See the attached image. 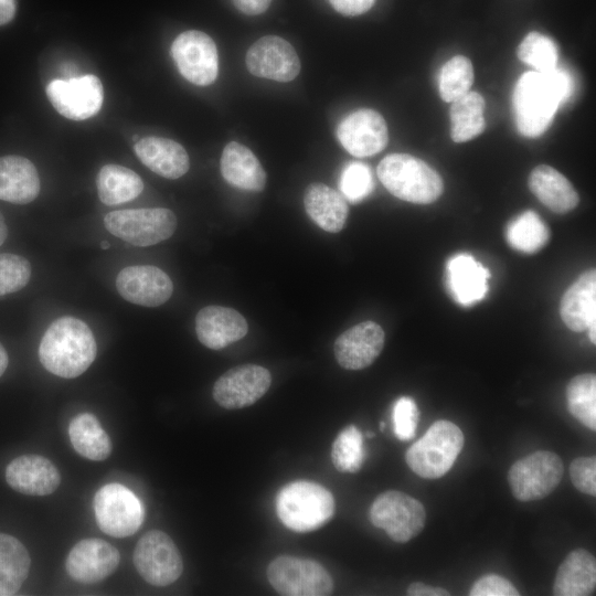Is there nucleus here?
<instances>
[{"instance_id":"obj_1","label":"nucleus","mask_w":596,"mask_h":596,"mask_svg":"<svg viewBox=\"0 0 596 596\" xmlns=\"http://www.w3.org/2000/svg\"><path fill=\"white\" fill-rule=\"evenodd\" d=\"M574 92L571 74L555 67L547 73L525 72L518 79L512 95L519 132L529 138L541 136L553 121L560 106Z\"/></svg>"},{"instance_id":"obj_2","label":"nucleus","mask_w":596,"mask_h":596,"mask_svg":"<svg viewBox=\"0 0 596 596\" xmlns=\"http://www.w3.org/2000/svg\"><path fill=\"white\" fill-rule=\"evenodd\" d=\"M97 345L89 327L74 317L51 323L39 345L42 365L52 374L73 379L84 373L95 360Z\"/></svg>"},{"instance_id":"obj_3","label":"nucleus","mask_w":596,"mask_h":596,"mask_svg":"<svg viewBox=\"0 0 596 596\" xmlns=\"http://www.w3.org/2000/svg\"><path fill=\"white\" fill-rule=\"evenodd\" d=\"M377 177L385 189L406 202L429 204L443 193L440 175L425 161L408 153H391L377 166Z\"/></svg>"},{"instance_id":"obj_4","label":"nucleus","mask_w":596,"mask_h":596,"mask_svg":"<svg viewBox=\"0 0 596 596\" xmlns=\"http://www.w3.org/2000/svg\"><path fill=\"white\" fill-rule=\"evenodd\" d=\"M332 493L323 486L294 481L283 487L276 497V512L281 523L296 532H309L324 525L333 515Z\"/></svg>"},{"instance_id":"obj_5","label":"nucleus","mask_w":596,"mask_h":596,"mask_svg":"<svg viewBox=\"0 0 596 596\" xmlns=\"http://www.w3.org/2000/svg\"><path fill=\"white\" fill-rule=\"evenodd\" d=\"M464 443V434L456 424L445 419L436 421L425 435L407 449L405 460L417 476L437 479L450 470Z\"/></svg>"},{"instance_id":"obj_6","label":"nucleus","mask_w":596,"mask_h":596,"mask_svg":"<svg viewBox=\"0 0 596 596\" xmlns=\"http://www.w3.org/2000/svg\"><path fill=\"white\" fill-rule=\"evenodd\" d=\"M104 224L110 234L134 246H151L172 236L177 217L164 207L130 209L106 214Z\"/></svg>"},{"instance_id":"obj_7","label":"nucleus","mask_w":596,"mask_h":596,"mask_svg":"<svg viewBox=\"0 0 596 596\" xmlns=\"http://www.w3.org/2000/svg\"><path fill=\"white\" fill-rule=\"evenodd\" d=\"M266 574L272 587L284 596H327L333 590L329 572L309 558L279 555L269 563Z\"/></svg>"},{"instance_id":"obj_8","label":"nucleus","mask_w":596,"mask_h":596,"mask_svg":"<svg viewBox=\"0 0 596 596\" xmlns=\"http://www.w3.org/2000/svg\"><path fill=\"white\" fill-rule=\"evenodd\" d=\"M369 517L371 523L383 529L397 543H405L424 529L426 512L417 499L397 490L380 493L373 501Z\"/></svg>"},{"instance_id":"obj_9","label":"nucleus","mask_w":596,"mask_h":596,"mask_svg":"<svg viewBox=\"0 0 596 596\" xmlns=\"http://www.w3.org/2000/svg\"><path fill=\"white\" fill-rule=\"evenodd\" d=\"M563 473L564 466L558 455L538 450L511 466L508 481L514 498L526 502L550 494L558 486Z\"/></svg>"},{"instance_id":"obj_10","label":"nucleus","mask_w":596,"mask_h":596,"mask_svg":"<svg viewBox=\"0 0 596 596\" xmlns=\"http://www.w3.org/2000/svg\"><path fill=\"white\" fill-rule=\"evenodd\" d=\"M93 507L100 530L114 538L132 535L145 518L137 496L120 483H108L99 488Z\"/></svg>"},{"instance_id":"obj_11","label":"nucleus","mask_w":596,"mask_h":596,"mask_svg":"<svg viewBox=\"0 0 596 596\" xmlns=\"http://www.w3.org/2000/svg\"><path fill=\"white\" fill-rule=\"evenodd\" d=\"M134 565L150 585L167 586L182 574L183 562L172 539L160 530L143 534L134 551Z\"/></svg>"},{"instance_id":"obj_12","label":"nucleus","mask_w":596,"mask_h":596,"mask_svg":"<svg viewBox=\"0 0 596 596\" xmlns=\"http://www.w3.org/2000/svg\"><path fill=\"white\" fill-rule=\"evenodd\" d=\"M171 55L180 74L190 83L206 86L216 79L217 49L206 33L198 30L180 33L172 42Z\"/></svg>"},{"instance_id":"obj_13","label":"nucleus","mask_w":596,"mask_h":596,"mask_svg":"<svg viewBox=\"0 0 596 596\" xmlns=\"http://www.w3.org/2000/svg\"><path fill=\"white\" fill-rule=\"evenodd\" d=\"M46 96L62 116L84 120L95 116L103 106L104 92L95 75L53 79L46 85Z\"/></svg>"},{"instance_id":"obj_14","label":"nucleus","mask_w":596,"mask_h":596,"mask_svg":"<svg viewBox=\"0 0 596 596\" xmlns=\"http://www.w3.org/2000/svg\"><path fill=\"white\" fill-rule=\"evenodd\" d=\"M272 383L269 371L257 364H243L230 369L213 385L214 401L227 409H238L256 403Z\"/></svg>"},{"instance_id":"obj_15","label":"nucleus","mask_w":596,"mask_h":596,"mask_svg":"<svg viewBox=\"0 0 596 596\" xmlns=\"http://www.w3.org/2000/svg\"><path fill=\"white\" fill-rule=\"evenodd\" d=\"M245 63L254 76L276 82H290L300 72V61L294 46L285 39L266 35L246 52Z\"/></svg>"},{"instance_id":"obj_16","label":"nucleus","mask_w":596,"mask_h":596,"mask_svg":"<svg viewBox=\"0 0 596 596\" xmlns=\"http://www.w3.org/2000/svg\"><path fill=\"white\" fill-rule=\"evenodd\" d=\"M342 147L354 157H370L382 151L389 141L383 116L369 108H361L344 117L337 128Z\"/></svg>"},{"instance_id":"obj_17","label":"nucleus","mask_w":596,"mask_h":596,"mask_svg":"<svg viewBox=\"0 0 596 596\" xmlns=\"http://www.w3.org/2000/svg\"><path fill=\"white\" fill-rule=\"evenodd\" d=\"M116 288L125 300L143 307H158L173 292L170 277L152 265L123 268L117 275Z\"/></svg>"},{"instance_id":"obj_18","label":"nucleus","mask_w":596,"mask_h":596,"mask_svg":"<svg viewBox=\"0 0 596 596\" xmlns=\"http://www.w3.org/2000/svg\"><path fill=\"white\" fill-rule=\"evenodd\" d=\"M118 550L102 539H84L70 551L65 567L78 583H97L113 574L119 565Z\"/></svg>"},{"instance_id":"obj_19","label":"nucleus","mask_w":596,"mask_h":596,"mask_svg":"<svg viewBox=\"0 0 596 596\" xmlns=\"http://www.w3.org/2000/svg\"><path fill=\"white\" fill-rule=\"evenodd\" d=\"M384 330L374 321L358 323L342 332L333 351L339 365L345 370H362L371 365L383 350Z\"/></svg>"},{"instance_id":"obj_20","label":"nucleus","mask_w":596,"mask_h":596,"mask_svg":"<svg viewBox=\"0 0 596 596\" xmlns=\"http://www.w3.org/2000/svg\"><path fill=\"white\" fill-rule=\"evenodd\" d=\"M560 315L572 331L588 330L592 343H596V272L582 274L564 292Z\"/></svg>"},{"instance_id":"obj_21","label":"nucleus","mask_w":596,"mask_h":596,"mask_svg":"<svg viewBox=\"0 0 596 596\" xmlns=\"http://www.w3.org/2000/svg\"><path fill=\"white\" fill-rule=\"evenodd\" d=\"M248 326L235 309L223 306H206L195 317L199 341L209 349L221 350L244 338Z\"/></svg>"},{"instance_id":"obj_22","label":"nucleus","mask_w":596,"mask_h":596,"mask_svg":"<svg viewBox=\"0 0 596 596\" xmlns=\"http://www.w3.org/2000/svg\"><path fill=\"white\" fill-rule=\"evenodd\" d=\"M8 485L29 496H46L54 492L61 475L54 464L40 455H22L14 458L6 469Z\"/></svg>"},{"instance_id":"obj_23","label":"nucleus","mask_w":596,"mask_h":596,"mask_svg":"<svg viewBox=\"0 0 596 596\" xmlns=\"http://www.w3.org/2000/svg\"><path fill=\"white\" fill-rule=\"evenodd\" d=\"M490 274L471 255L458 254L447 263V283L454 299L471 306L485 298Z\"/></svg>"},{"instance_id":"obj_24","label":"nucleus","mask_w":596,"mask_h":596,"mask_svg":"<svg viewBox=\"0 0 596 596\" xmlns=\"http://www.w3.org/2000/svg\"><path fill=\"white\" fill-rule=\"evenodd\" d=\"M135 152L147 168L167 179H178L190 168L183 146L169 138L145 137L135 145Z\"/></svg>"},{"instance_id":"obj_25","label":"nucleus","mask_w":596,"mask_h":596,"mask_svg":"<svg viewBox=\"0 0 596 596\" xmlns=\"http://www.w3.org/2000/svg\"><path fill=\"white\" fill-rule=\"evenodd\" d=\"M220 169L224 180L241 190L260 192L266 172L256 156L240 142H228L222 152Z\"/></svg>"},{"instance_id":"obj_26","label":"nucleus","mask_w":596,"mask_h":596,"mask_svg":"<svg viewBox=\"0 0 596 596\" xmlns=\"http://www.w3.org/2000/svg\"><path fill=\"white\" fill-rule=\"evenodd\" d=\"M40 192V178L34 164L20 156L0 158V200L26 204Z\"/></svg>"},{"instance_id":"obj_27","label":"nucleus","mask_w":596,"mask_h":596,"mask_svg":"<svg viewBox=\"0 0 596 596\" xmlns=\"http://www.w3.org/2000/svg\"><path fill=\"white\" fill-rule=\"evenodd\" d=\"M304 205L310 219L329 233L340 232L349 214L344 196L320 182H313L307 187Z\"/></svg>"},{"instance_id":"obj_28","label":"nucleus","mask_w":596,"mask_h":596,"mask_svg":"<svg viewBox=\"0 0 596 596\" xmlns=\"http://www.w3.org/2000/svg\"><path fill=\"white\" fill-rule=\"evenodd\" d=\"M529 188L546 207L555 213H567L579 202V196L572 183L547 164H540L531 171Z\"/></svg>"},{"instance_id":"obj_29","label":"nucleus","mask_w":596,"mask_h":596,"mask_svg":"<svg viewBox=\"0 0 596 596\" xmlns=\"http://www.w3.org/2000/svg\"><path fill=\"white\" fill-rule=\"evenodd\" d=\"M596 587L595 557L584 549L572 551L560 565L553 584L556 596H588Z\"/></svg>"},{"instance_id":"obj_30","label":"nucleus","mask_w":596,"mask_h":596,"mask_svg":"<svg viewBox=\"0 0 596 596\" xmlns=\"http://www.w3.org/2000/svg\"><path fill=\"white\" fill-rule=\"evenodd\" d=\"M31 560L14 536L0 533V596L15 595L26 579Z\"/></svg>"},{"instance_id":"obj_31","label":"nucleus","mask_w":596,"mask_h":596,"mask_svg":"<svg viewBox=\"0 0 596 596\" xmlns=\"http://www.w3.org/2000/svg\"><path fill=\"white\" fill-rule=\"evenodd\" d=\"M99 200L106 205H117L136 199L143 190L141 178L119 164L104 166L96 178Z\"/></svg>"},{"instance_id":"obj_32","label":"nucleus","mask_w":596,"mask_h":596,"mask_svg":"<svg viewBox=\"0 0 596 596\" xmlns=\"http://www.w3.org/2000/svg\"><path fill=\"white\" fill-rule=\"evenodd\" d=\"M74 449L89 460H105L111 453V441L95 415L82 413L68 426Z\"/></svg>"},{"instance_id":"obj_33","label":"nucleus","mask_w":596,"mask_h":596,"mask_svg":"<svg viewBox=\"0 0 596 596\" xmlns=\"http://www.w3.org/2000/svg\"><path fill=\"white\" fill-rule=\"evenodd\" d=\"M485 99L477 92H468L451 102L450 135L455 142H465L479 136L486 127Z\"/></svg>"},{"instance_id":"obj_34","label":"nucleus","mask_w":596,"mask_h":596,"mask_svg":"<svg viewBox=\"0 0 596 596\" xmlns=\"http://www.w3.org/2000/svg\"><path fill=\"white\" fill-rule=\"evenodd\" d=\"M505 238L513 249L533 254L546 245L550 232L535 212L525 211L510 221L505 230Z\"/></svg>"},{"instance_id":"obj_35","label":"nucleus","mask_w":596,"mask_h":596,"mask_svg":"<svg viewBox=\"0 0 596 596\" xmlns=\"http://www.w3.org/2000/svg\"><path fill=\"white\" fill-rule=\"evenodd\" d=\"M567 409L581 424L596 429V376L584 373L573 377L566 387Z\"/></svg>"},{"instance_id":"obj_36","label":"nucleus","mask_w":596,"mask_h":596,"mask_svg":"<svg viewBox=\"0 0 596 596\" xmlns=\"http://www.w3.org/2000/svg\"><path fill=\"white\" fill-rule=\"evenodd\" d=\"M473 83V67L470 60L456 55L448 60L439 73V95L446 103H451L469 92Z\"/></svg>"},{"instance_id":"obj_37","label":"nucleus","mask_w":596,"mask_h":596,"mask_svg":"<svg viewBox=\"0 0 596 596\" xmlns=\"http://www.w3.org/2000/svg\"><path fill=\"white\" fill-rule=\"evenodd\" d=\"M331 459L340 472H356L364 461L363 438L361 432L349 425L343 428L332 444Z\"/></svg>"},{"instance_id":"obj_38","label":"nucleus","mask_w":596,"mask_h":596,"mask_svg":"<svg viewBox=\"0 0 596 596\" xmlns=\"http://www.w3.org/2000/svg\"><path fill=\"white\" fill-rule=\"evenodd\" d=\"M517 54L520 61L540 73H547L557 67L558 52L555 42L535 31L526 34L519 44Z\"/></svg>"},{"instance_id":"obj_39","label":"nucleus","mask_w":596,"mask_h":596,"mask_svg":"<svg viewBox=\"0 0 596 596\" xmlns=\"http://www.w3.org/2000/svg\"><path fill=\"white\" fill-rule=\"evenodd\" d=\"M370 168L361 162H350L341 172L339 188L345 200L358 203L373 190Z\"/></svg>"},{"instance_id":"obj_40","label":"nucleus","mask_w":596,"mask_h":596,"mask_svg":"<svg viewBox=\"0 0 596 596\" xmlns=\"http://www.w3.org/2000/svg\"><path fill=\"white\" fill-rule=\"evenodd\" d=\"M31 266L17 254H0V296L22 289L30 280Z\"/></svg>"},{"instance_id":"obj_41","label":"nucleus","mask_w":596,"mask_h":596,"mask_svg":"<svg viewBox=\"0 0 596 596\" xmlns=\"http://www.w3.org/2000/svg\"><path fill=\"white\" fill-rule=\"evenodd\" d=\"M418 415L417 405L412 397L402 396L395 402L393 406V427L397 439L407 441L414 438Z\"/></svg>"},{"instance_id":"obj_42","label":"nucleus","mask_w":596,"mask_h":596,"mask_svg":"<svg viewBox=\"0 0 596 596\" xmlns=\"http://www.w3.org/2000/svg\"><path fill=\"white\" fill-rule=\"evenodd\" d=\"M571 481L583 493L596 496V458L578 457L570 466Z\"/></svg>"},{"instance_id":"obj_43","label":"nucleus","mask_w":596,"mask_h":596,"mask_svg":"<svg viewBox=\"0 0 596 596\" xmlns=\"http://www.w3.org/2000/svg\"><path fill=\"white\" fill-rule=\"evenodd\" d=\"M520 593L507 578L490 574L480 577L470 588V596H518Z\"/></svg>"},{"instance_id":"obj_44","label":"nucleus","mask_w":596,"mask_h":596,"mask_svg":"<svg viewBox=\"0 0 596 596\" xmlns=\"http://www.w3.org/2000/svg\"><path fill=\"white\" fill-rule=\"evenodd\" d=\"M332 8L342 15L355 17L372 8L375 0H329Z\"/></svg>"},{"instance_id":"obj_45","label":"nucleus","mask_w":596,"mask_h":596,"mask_svg":"<svg viewBox=\"0 0 596 596\" xmlns=\"http://www.w3.org/2000/svg\"><path fill=\"white\" fill-rule=\"evenodd\" d=\"M272 0H233L234 6L242 13L257 15L265 12Z\"/></svg>"},{"instance_id":"obj_46","label":"nucleus","mask_w":596,"mask_h":596,"mask_svg":"<svg viewBox=\"0 0 596 596\" xmlns=\"http://www.w3.org/2000/svg\"><path fill=\"white\" fill-rule=\"evenodd\" d=\"M409 596H448L449 592L441 587L426 585L422 582L412 583L406 590Z\"/></svg>"},{"instance_id":"obj_47","label":"nucleus","mask_w":596,"mask_h":596,"mask_svg":"<svg viewBox=\"0 0 596 596\" xmlns=\"http://www.w3.org/2000/svg\"><path fill=\"white\" fill-rule=\"evenodd\" d=\"M15 13V0H0V25L9 23Z\"/></svg>"},{"instance_id":"obj_48","label":"nucleus","mask_w":596,"mask_h":596,"mask_svg":"<svg viewBox=\"0 0 596 596\" xmlns=\"http://www.w3.org/2000/svg\"><path fill=\"white\" fill-rule=\"evenodd\" d=\"M8 362H9V359H8L7 351L0 343V376L4 373L8 366Z\"/></svg>"},{"instance_id":"obj_49","label":"nucleus","mask_w":596,"mask_h":596,"mask_svg":"<svg viewBox=\"0 0 596 596\" xmlns=\"http://www.w3.org/2000/svg\"><path fill=\"white\" fill-rule=\"evenodd\" d=\"M8 235V227L3 215L0 212V245L6 241Z\"/></svg>"},{"instance_id":"obj_50","label":"nucleus","mask_w":596,"mask_h":596,"mask_svg":"<svg viewBox=\"0 0 596 596\" xmlns=\"http://www.w3.org/2000/svg\"><path fill=\"white\" fill-rule=\"evenodd\" d=\"M100 247H102L103 249H108V248L110 247V244H109V242H107V241H103V242L100 243Z\"/></svg>"}]
</instances>
